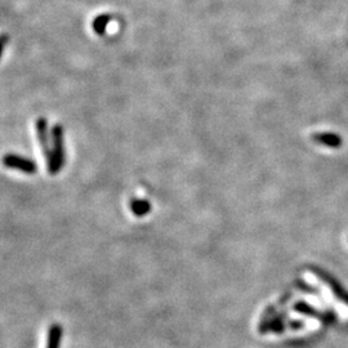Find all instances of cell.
Listing matches in <instances>:
<instances>
[{"mask_svg":"<svg viewBox=\"0 0 348 348\" xmlns=\"http://www.w3.org/2000/svg\"><path fill=\"white\" fill-rule=\"evenodd\" d=\"M1 161L6 168L19 170L25 174H35L38 172V165L34 160L21 156V155H16V153H6L3 156Z\"/></svg>","mask_w":348,"mask_h":348,"instance_id":"cell-2","label":"cell"},{"mask_svg":"<svg viewBox=\"0 0 348 348\" xmlns=\"http://www.w3.org/2000/svg\"><path fill=\"white\" fill-rule=\"evenodd\" d=\"M52 152L47 159L48 170L52 176H56L64 168L66 161V146H65V132L61 124L53 125L52 128Z\"/></svg>","mask_w":348,"mask_h":348,"instance_id":"cell-1","label":"cell"},{"mask_svg":"<svg viewBox=\"0 0 348 348\" xmlns=\"http://www.w3.org/2000/svg\"><path fill=\"white\" fill-rule=\"evenodd\" d=\"M36 133H38L39 143L42 146L43 153L48 159L52 152V132L49 131L48 120L45 118H39L36 122Z\"/></svg>","mask_w":348,"mask_h":348,"instance_id":"cell-3","label":"cell"},{"mask_svg":"<svg viewBox=\"0 0 348 348\" xmlns=\"http://www.w3.org/2000/svg\"><path fill=\"white\" fill-rule=\"evenodd\" d=\"M131 209L137 217H143L151 210V204L148 200L143 199H133L131 202Z\"/></svg>","mask_w":348,"mask_h":348,"instance_id":"cell-5","label":"cell"},{"mask_svg":"<svg viewBox=\"0 0 348 348\" xmlns=\"http://www.w3.org/2000/svg\"><path fill=\"white\" fill-rule=\"evenodd\" d=\"M60 339H61V328H60V325H53L51 333H49L48 348H58Z\"/></svg>","mask_w":348,"mask_h":348,"instance_id":"cell-7","label":"cell"},{"mask_svg":"<svg viewBox=\"0 0 348 348\" xmlns=\"http://www.w3.org/2000/svg\"><path fill=\"white\" fill-rule=\"evenodd\" d=\"M312 139L317 143L332 148H338L342 146V138L337 133H316L312 136Z\"/></svg>","mask_w":348,"mask_h":348,"instance_id":"cell-4","label":"cell"},{"mask_svg":"<svg viewBox=\"0 0 348 348\" xmlns=\"http://www.w3.org/2000/svg\"><path fill=\"white\" fill-rule=\"evenodd\" d=\"M8 42H9V36L6 35V34H3V35H0V57L3 56L4 49H5V47H6V44H8Z\"/></svg>","mask_w":348,"mask_h":348,"instance_id":"cell-8","label":"cell"},{"mask_svg":"<svg viewBox=\"0 0 348 348\" xmlns=\"http://www.w3.org/2000/svg\"><path fill=\"white\" fill-rule=\"evenodd\" d=\"M111 18L112 16L111 14H99L98 17H96V18L93 19L92 22V27H93V31L96 32V34H98V35H103L106 32V27H107V25H109L110 22H111Z\"/></svg>","mask_w":348,"mask_h":348,"instance_id":"cell-6","label":"cell"}]
</instances>
